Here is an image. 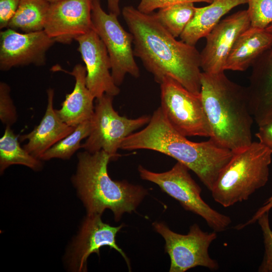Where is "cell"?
Segmentation results:
<instances>
[{
	"label": "cell",
	"mask_w": 272,
	"mask_h": 272,
	"mask_svg": "<svg viewBox=\"0 0 272 272\" xmlns=\"http://www.w3.org/2000/svg\"><path fill=\"white\" fill-rule=\"evenodd\" d=\"M271 46L270 32L266 28L250 26L235 42L226 61L225 71H246Z\"/></svg>",
	"instance_id": "19"
},
{
	"label": "cell",
	"mask_w": 272,
	"mask_h": 272,
	"mask_svg": "<svg viewBox=\"0 0 272 272\" xmlns=\"http://www.w3.org/2000/svg\"><path fill=\"white\" fill-rule=\"evenodd\" d=\"M266 29L272 34V24ZM247 88L250 109L259 126L272 122V46L252 65Z\"/></svg>",
	"instance_id": "16"
},
{
	"label": "cell",
	"mask_w": 272,
	"mask_h": 272,
	"mask_svg": "<svg viewBox=\"0 0 272 272\" xmlns=\"http://www.w3.org/2000/svg\"><path fill=\"white\" fill-rule=\"evenodd\" d=\"M54 71H62L74 77L75 84L73 91L65 96L59 109L56 112L60 119L67 125L75 127L81 123L91 119L94 114L95 97L86 85V69L84 65L77 64L72 71L54 66Z\"/></svg>",
	"instance_id": "18"
},
{
	"label": "cell",
	"mask_w": 272,
	"mask_h": 272,
	"mask_svg": "<svg viewBox=\"0 0 272 272\" xmlns=\"http://www.w3.org/2000/svg\"><path fill=\"white\" fill-rule=\"evenodd\" d=\"M200 96L210 128V139L233 153L252 141L251 114L247 88L230 80L224 72H201Z\"/></svg>",
	"instance_id": "3"
},
{
	"label": "cell",
	"mask_w": 272,
	"mask_h": 272,
	"mask_svg": "<svg viewBox=\"0 0 272 272\" xmlns=\"http://www.w3.org/2000/svg\"><path fill=\"white\" fill-rule=\"evenodd\" d=\"M113 99V96L106 94L95 99L94 112L91 118L92 130L82 144L85 151L93 153L103 150L111 159L118 157L117 151L123 140L147 125L151 116L144 115L137 118H128L121 116L114 110Z\"/></svg>",
	"instance_id": "7"
},
{
	"label": "cell",
	"mask_w": 272,
	"mask_h": 272,
	"mask_svg": "<svg viewBox=\"0 0 272 272\" xmlns=\"http://www.w3.org/2000/svg\"><path fill=\"white\" fill-rule=\"evenodd\" d=\"M101 215H87L68 254V263L71 270L82 272L87 270V259L93 253L100 254V249L109 246L118 251L130 270L129 260L116 243L117 233L124 226H112L102 221Z\"/></svg>",
	"instance_id": "11"
},
{
	"label": "cell",
	"mask_w": 272,
	"mask_h": 272,
	"mask_svg": "<svg viewBox=\"0 0 272 272\" xmlns=\"http://www.w3.org/2000/svg\"><path fill=\"white\" fill-rule=\"evenodd\" d=\"M55 42L44 30L22 33L6 28L0 32V70L43 65L47 51Z\"/></svg>",
	"instance_id": "12"
},
{
	"label": "cell",
	"mask_w": 272,
	"mask_h": 272,
	"mask_svg": "<svg viewBox=\"0 0 272 272\" xmlns=\"http://www.w3.org/2000/svg\"><path fill=\"white\" fill-rule=\"evenodd\" d=\"M19 136L15 134L11 126H6L3 135L0 139V173L13 165L26 166L33 170L42 168L40 159L29 153L19 143Z\"/></svg>",
	"instance_id": "21"
},
{
	"label": "cell",
	"mask_w": 272,
	"mask_h": 272,
	"mask_svg": "<svg viewBox=\"0 0 272 272\" xmlns=\"http://www.w3.org/2000/svg\"><path fill=\"white\" fill-rule=\"evenodd\" d=\"M271 158L272 150L259 142L233 153L211 190L213 198L225 208L247 200L268 181Z\"/></svg>",
	"instance_id": "5"
},
{
	"label": "cell",
	"mask_w": 272,
	"mask_h": 272,
	"mask_svg": "<svg viewBox=\"0 0 272 272\" xmlns=\"http://www.w3.org/2000/svg\"><path fill=\"white\" fill-rule=\"evenodd\" d=\"M152 225L165 240V251L170 258V272H185L196 266L218 269V262L209 253L210 245L217 237L216 232H204L194 224L183 235L171 230L163 222H155Z\"/></svg>",
	"instance_id": "9"
},
{
	"label": "cell",
	"mask_w": 272,
	"mask_h": 272,
	"mask_svg": "<svg viewBox=\"0 0 272 272\" xmlns=\"http://www.w3.org/2000/svg\"><path fill=\"white\" fill-rule=\"evenodd\" d=\"M133 37L134 56L160 84L168 76L195 94L200 93V55L195 46L177 40L161 24L154 12H140L131 6L122 10Z\"/></svg>",
	"instance_id": "1"
},
{
	"label": "cell",
	"mask_w": 272,
	"mask_h": 272,
	"mask_svg": "<svg viewBox=\"0 0 272 272\" xmlns=\"http://www.w3.org/2000/svg\"><path fill=\"white\" fill-rule=\"evenodd\" d=\"M49 5L45 0H20L18 10L7 28L22 33L44 30Z\"/></svg>",
	"instance_id": "22"
},
{
	"label": "cell",
	"mask_w": 272,
	"mask_h": 272,
	"mask_svg": "<svg viewBox=\"0 0 272 272\" xmlns=\"http://www.w3.org/2000/svg\"><path fill=\"white\" fill-rule=\"evenodd\" d=\"M20 0H0V29L7 28L15 15Z\"/></svg>",
	"instance_id": "29"
},
{
	"label": "cell",
	"mask_w": 272,
	"mask_h": 272,
	"mask_svg": "<svg viewBox=\"0 0 272 272\" xmlns=\"http://www.w3.org/2000/svg\"><path fill=\"white\" fill-rule=\"evenodd\" d=\"M109 13L119 16L120 14V0H106Z\"/></svg>",
	"instance_id": "32"
},
{
	"label": "cell",
	"mask_w": 272,
	"mask_h": 272,
	"mask_svg": "<svg viewBox=\"0 0 272 272\" xmlns=\"http://www.w3.org/2000/svg\"><path fill=\"white\" fill-rule=\"evenodd\" d=\"M45 1H46L48 2L49 3H53V2H55L61 1V0H45Z\"/></svg>",
	"instance_id": "33"
},
{
	"label": "cell",
	"mask_w": 272,
	"mask_h": 272,
	"mask_svg": "<svg viewBox=\"0 0 272 272\" xmlns=\"http://www.w3.org/2000/svg\"><path fill=\"white\" fill-rule=\"evenodd\" d=\"M215 0H141L138 9L141 12L150 14L156 9L183 3H211Z\"/></svg>",
	"instance_id": "28"
},
{
	"label": "cell",
	"mask_w": 272,
	"mask_h": 272,
	"mask_svg": "<svg viewBox=\"0 0 272 272\" xmlns=\"http://www.w3.org/2000/svg\"><path fill=\"white\" fill-rule=\"evenodd\" d=\"M255 135L259 143L272 150V122L259 126Z\"/></svg>",
	"instance_id": "30"
},
{
	"label": "cell",
	"mask_w": 272,
	"mask_h": 272,
	"mask_svg": "<svg viewBox=\"0 0 272 272\" xmlns=\"http://www.w3.org/2000/svg\"><path fill=\"white\" fill-rule=\"evenodd\" d=\"M272 209V195L269 197L262 205V206L258 209V210L255 212L254 215L252 217V218L246 222L240 224L238 225H236L235 227V229L236 230L242 229L245 227L252 224L256 222H257L258 218L261 216L262 214L269 212V211Z\"/></svg>",
	"instance_id": "31"
},
{
	"label": "cell",
	"mask_w": 272,
	"mask_h": 272,
	"mask_svg": "<svg viewBox=\"0 0 272 272\" xmlns=\"http://www.w3.org/2000/svg\"><path fill=\"white\" fill-rule=\"evenodd\" d=\"M120 149L150 150L170 156L192 171L211 191L233 155L211 139L201 142L188 140L170 124L161 107L143 129L123 140Z\"/></svg>",
	"instance_id": "2"
},
{
	"label": "cell",
	"mask_w": 272,
	"mask_h": 272,
	"mask_svg": "<svg viewBox=\"0 0 272 272\" xmlns=\"http://www.w3.org/2000/svg\"><path fill=\"white\" fill-rule=\"evenodd\" d=\"M47 96L46 109L39 124L29 133L19 136L20 142L28 141L23 148L39 159L47 150L72 133L75 128L64 122L54 109L53 89H47Z\"/></svg>",
	"instance_id": "17"
},
{
	"label": "cell",
	"mask_w": 272,
	"mask_h": 272,
	"mask_svg": "<svg viewBox=\"0 0 272 272\" xmlns=\"http://www.w3.org/2000/svg\"><path fill=\"white\" fill-rule=\"evenodd\" d=\"M189 170L179 162L170 170L161 173L150 171L142 165L138 167L142 179L158 185L185 210L202 218L214 231L225 230L231 223L230 217L212 208L202 199L201 188L191 177Z\"/></svg>",
	"instance_id": "6"
},
{
	"label": "cell",
	"mask_w": 272,
	"mask_h": 272,
	"mask_svg": "<svg viewBox=\"0 0 272 272\" xmlns=\"http://www.w3.org/2000/svg\"><path fill=\"white\" fill-rule=\"evenodd\" d=\"M118 16L107 13L100 0H93L92 7L93 29L104 43L109 56L111 73L115 84L119 86L126 74L139 78L140 72L134 58L132 34L124 30Z\"/></svg>",
	"instance_id": "10"
},
{
	"label": "cell",
	"mask_w": 272,
	"mask_h": 272,
	"mask_svg": "<svg viewBox=\"0 0 272 272\" xmlns=\"http://www.w3.org/2000/svg\"><path fill=\"white\" fill-rule=\"evenodd\" d=\"M11 88L8 84L0 83V120L6 126H11L17 120L18 115L10 94Z\"/></svg>",
	"instance_id": "27"
},
{
	"label": "cell",
	"mask_w": 272,
	"mask_h": 272,
	"mask_svg": "<svg viewBox=\"0 0 272 272\" xmlns=\"http://www.w3.org/2000/svg\"><path fill=\"white\" fill-rule=\"evenodd\" d=\"M247 3V0H215L208 6L196 8L193 17L180 36L181 40L195 46L200 39L206 37L225 15Z\"/></svg>",
	"instance_id": "20"
},
{
	"label": "cell",
	"mask_w": 272,
	"mask_h": 272,
	"mask_svg": "<svg viewBox=\"0 0 272 272\" xmlns=\"http://www.w3.org/2000/svg\"><path fill=\"white\" fill-rule=\"evenodd\" d=\"M196 7L193 3L176 4L163 7L155 13L165 28L174 37H180L193 17Z\"/></svg>",
	"instance_id": "23"
},
{
	"label": "cell",
	"mask_w": 272,
	"mask_h": 272,
	"mask_svg": "<svg viewBox=\"0 0 272 272\" xmlns=\"http://www.w3.org/2000/svg\"><path fill=\"white\" fill-rule=\"evenodd\" d=\"M250 26L265 29L272 24V0H247Z\"/></svg>",
	"instance_id": "25"
},
{
	"label": "cell",
	"mask_w": 272,
	"mask_h": 272,
	"mask_svg": "<svg viewBox=\"0 0 272 272\" xmlns=\"http://www.w3.org/2000/svg\"><path fill=\"white\" fill-rule=\"evenodd\" d=\"M160 85L161 108L170 124L185 137L210 138L211 132L200 94L192 93L167 76Z\"/></svg>",
	"instance_id": "8"
},
{
	"label": "cell",
	"mask_w": 272,
	"mask_h": 272,
	"mask_svg": "<svg viewBox=\"0 0 272 272\" xmlns=\"http://www.w3.org/2000/svg\"><path fill=\"white\" fill-rule=\"evenodd\" d=\"M77 170L72 181L87 215L101 216L109 209L117 222L124 213L135 211L148 194L142 186L112 180L108 172L111 158L104 151L91 153L84 150L77 154Z\"/></svg>",
	"instance_id": "4"
},
{
	"label": "cell",
	"mask_w": 272,
	"mask_h": 272,
	"mask_svg": "<svg viewBox=\"0 0 272 272\" xmlns=\"http://www.w3.org/2000/svg\"><path fill=\"white\" fill-rule=\"evenodd\" d=\"M86 69V81L95 99L106 94L115 96L120 89L113 79L111 62L107 49L98 34L92 29L75 40Z\"/></svg>",
	"instance_id": "15"
},
{
	"label": "cell",
	"mask_w": 272,
	"mask_h": 272,
	"mask_svg": "<svg viewBox=\"0 0 272 272\" xmlns=\"http://www.w3.org/2000/svg\"><path fill=\"white\" fill-rule=\"evenodd\" d=\"M268 213L262 214L257 220L262 232L264 245L263 258L258 269L259 272H272V230Z\"/></svg>",
	"instance_id": "26"
},
{
	"label": "cell",
	"mask_w": 272,
	"mask_h": 272,
	"mask_svg": "<svg viewBox=\"0 0 272 272\" xmlns=\"http://www.w3.org/2000/svg\"><path fill=\"white\" fill-rule=\"evenodd\" d=\"M93 0H61L50 3L44 30L56 42L70 44L93 29Z\"/></svg>",
	"instance_id": "13"
},
{
	"label": "cell",
	"mask_w": 272,
	"mask_h": 272,
	"mask_svg": "<svg viewBox=\"0 0 272 272\" xmlns=\"http://www.w3.org/2000/svg\"><path fill=\"white\" fill-rule=\"evenodd\" d=\"M93 128L92 119L85 121L75 127L74 130L47 150L40 158L42 161L57 158L70 159L80 148L81 141L90 135Z\"/></svg>",
	"instance_id": "24"
},
{
	"label": "cell",
	"mask_w": 272,
	"mask_h": 272,
	"mask_svg": "<svg viewBox=\"0 0 272 272\" xmlns=\"http://www.w3.org/2000/svg\"><path fill=\"white\" fill-rule=\"evenodd\" d=\"M250 27L247 10L238 11L221 20L206 36V44L200 53L203 72H224L226 61L235 42Z\"/></svg>",
	"instance_id": "14"
}]
</instances>
